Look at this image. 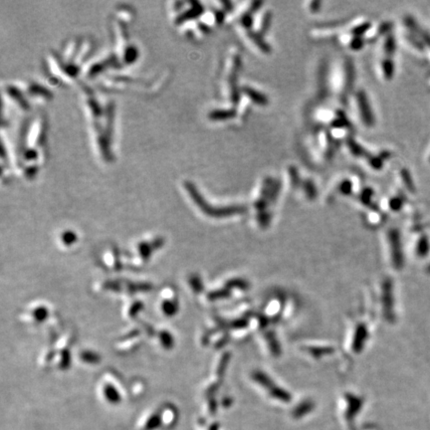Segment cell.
<instances>
[{"label":"cell","instance_id":"6da1fadb","mask_svg":"<svg viewBox=\"0 0 430 430\" xmlns=\"http://www.w3.org/2000/svg\"><path fill=\"white\" fill-rule=\"evenodd\" d=\"M356 99H357V104H358V107L360 109V115L362 117L363 122L366 125H369V126L372 125L374 122V118H373V114L371 112V108L369 107V104H368V101H367L365 94L362 91L358 92L356 95Z\"/></svg>","mask_w":430,"mask_h":430},{"label":"cell","instance_id":"7a4b0ae2","mask_svg":"<svg viewBox=\"0 0 430 430\" xmlns=\"http://www.w3.org/2000/svg\"><path fill=\"white\" fill-rule=\"evenodd\" d=\"M243 92L247 95L249 99H251L253 102L260 106H266L268 104V99L265 97V95L261 94L260 92L250 88V87H244Z\"/></svg>","mask_w":430,"mask_h":430},{"label":"cell","instance_id":"3957f363","mask_svg":"<svg viewBox=\"0 0 430 430\" xmlns=\"http://www.w3.org/2000/svg\"><path fill=\"white\" fill-rule=\"evenodd\" d=\"M234 109H224V110H214L210 113V117L213 119H225L235 115Z\"/></svg>","mask_w":430,"mask_h":430},{"label":"cell","instance_id":"277c9868","mask_svg":"<svg viewBox=\"0 0 430 430\" xmlns=\"http://www.w3.org/2000/svg\"><path fill=\"white\" fill-rule=\"evenodd\" d=\"M249 36H250V38L253 40V42L263 51V52H270V47H269V45L267 44V43H265L263 40H262V38L259 36V35H257V34H255V33H253V32H250L249 33Z\"/></svg>","mask_w":430,"mask_h":430},{"label":"cell","instance_id":"5b68a950","mask_svg":"<svg viewBox=\"0 0 430 430\" xmlns=\"http://www.w3.org/2000/svg\"><path fill=\"white\" fill-rule=\"evenodd\" d=\"M353 83V68L350 63H346V82H345V87L347 90L351 89Z\"/></svg>","mask_w":430,"mask_h":430},{"label":"cell","instance_id":"8992f818","mask_svg":"<svg viewBox=\"0 0 430 430\" xmlns=\"http://www.w3.org/2000/svg\"><path fill=\"white\" fill-rule=\"evenodd\" d=\"M347 145H348V147L350 148V150L352 151V153H354L355 155H363V154H366L365 153V150H363V148L360 146V145H358L353 139H348L347 140Z\"/></svg>","mask_w":430,"mask_h":430},{"label":"cell","instance_id":"52a82bcc","mask_svg":"<svg viewBox=\"0 0 430 430\" xmlns=\"http://www.w3.org/2000/svg\"><path fill=\"white\" fill-rule=\"evenodd\" d=\"M382 68H383L385 78H387V79L391 78L393 75V62L389 59L385 60L382 64Z\"/></svg>","mask_w":430,"mask_h":430},{"label":"cell","instance_id":"ba28073f","mask_svg":"<svg viewBox=\"0 0 430 430\" xmlns=\"http://www.w3.org/2000/svg\"><path fill=\"white\" fill-rule=\"evenodd\" d=\"M394 50H395V42H394V38L392 37V35H390V36H388V37L386 38V40H385V43H384V51H385V53L391 55V54L394 52Z\"/></svg>","mask_w":430,"mask_h":430},{"label":"cell","instance_id":"9c48e42d","mask_svg":"<svg viewBox=\"0 0 430 430\" xmlns=\"http://www.w3.org/2000/svg\"><path fill=\"white\" fill-rule=\"evenodd\" d=\"M370 27V23H363V24H361V25H359V26H356L355 28H353V30H352V34L353 35H355L356 37H359L361 34H363L368 28Z\"/></svg>","mask_w":430,"mask_h":430},{"label":"cell","instance_id":"30bf717a","mask_svg":"<svg viewBox=\"0 0 430 430\" xmlns=\"http://www.w3.org/2000/svg\"><path fill=\"white\" fill-rule=\"evenodd\" d=\"M252 22H253V19H252V16H251L250 12L243 16V18H242V24H243L244 27H246V28L249 29L252 26Z\"/></svg>","mask_w":430,"mask_h":430},{"label":"cell","instance_id":"8fae6325","mask_svg":"<svg viewBox=\"0 0 430 430\" xmlns=\"http://www.w3.org/2000/svg\"><path fill=\"white\" fill-rule=\"evenodd\" d=\"M401 177H402V179H403L405 185L407 184V186H409V187L412 188V181H411V177H410V174L408 173L407 170L403 169V170L401 171Z\"/></svg>","mask_w":430,"mask_h":430},{"label":"cell","instance_id":"7c38bea8","mask_svg":"<svg viewBox=\"0 0 430 430\" xmlns=\"http://www.w3.org/2000/svg\"><path fill=\"white\" fill-rule=\"evenodd\" d=\"M270 20H271L270 13H267V14L265 15V17H264L263 22H262V27H261V31H262V33L265 32V31L268 29V27H269V23H270Z\"/></svg>","mask_w":430,"mask_h":430},{"label":"cell","instance_id":"4fadbf2b","mask_svg":"<svg viewBox=\"0 0 430 430\" xmlns=\"http://www.w3.org/2000/svg\"><path fill=\"white\" fill-rule=\"evenodd\" d=\"M340 190H341V192L348 193L351 190V182H349L348 180H344L343 182H341Z\"/></svg>","mask_w":430,"mask_h":430},{"label":"cell","instance_id":"5bb4252c","mask_svg":"<svg viewBox=\"0 0 430 430\" xmlns=\"http://www.w3.org/2000/svg\"><path fill=\"white\" fill-rule=\"evenodd\" d=\"M361 45H362V41H361V39H360L359 37L354 38V39L351 41V43H350V46H351L352 49H360Z\"/></svg>","mask_w":430,"mask_h":430},{"label":"cell","instance_id":"9a60e30c","mask_svg":"<svg viewBox=\"0 0 430 430\" xmlns=\"http://www.w3.org/2000/svg\"><path fill=\"white\" fill-rule=\"evenodd\" d=\"M291 177L293 178V183L294 184H298V182H299V176H298L297 170L294 169V168L291 169Z\"/></svg>","mask_w":430,"mask_h":430},{"label":"cell","instance_id":"2e32d148","mask_svg":"<svg viewBox=\"0 0 430 430\" xmlns=\"http://www.w3.org/2000/svg\"><path fill=\"white\" fill-rule=\"evenodd\" d=\"M306 188H307V192L309 193V194H313V193H315V188H314V185H313V182H311V181H307L306 182Z\"/></svg>","mask_w":430,"mask_h":430}]
</instances>
